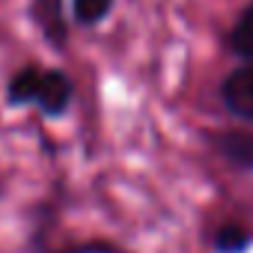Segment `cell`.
I'll return each instance as SVG.
<instances>
[{
	"mask_svg": "<svg viewBox=\"0 0 253 253\" xmlns=\"http://www.w3.org/2000/svg\"><path fill=\"white\" fill-rule=\"evenodd\" d=\"M75 101V81L69 72L54 66L27 63L6 84L9 107H36L45 119H60Z\"/></svg>",
	"mask_w": 253,
	"mask_h": 253,
	"instance_id": "6da1fadb",
	"label": "cell"
},
{
	"mask_svg": "<svg viewBox=\"0 0 253 253\" xmlns=\"http://www.w3.org/2000/svg\"><path fill=\"white\" fill-rule=\"evenodd\" d=\"M223 101L232 113L253 119V66L232 72L223 84Z\"/></svg>",
	"mask_w": 253,
	"mask_h": 253,
	"instance_id": "3957f363",
	"label": "cell"
},
{
	"mask_svg": "<svg viewBox=\"0 0 253 253\" xmlns=\"http://www.w3.org/2000/svg\"><path fill=\"white\" fill-rule=\"evenodd\" d=\"M42 253H116V247H110L104 241H86V244H72V247H60V250H42Z\"/></svg>",
	"mask_w": 253,
	"mask_h": 253,
	"instance_id": "52a82bcc",
	"label": "cell"
},
{
	"mask_svg": "<svg viewBox=\"0 0 253 253\" xmlns=\"http://www.w3.org/2000/svg\"><path fill=\"white\" fill-rule=\"evenodd\" d=\"M113 9V0H72V21L81 27H98Z\"/></svg>",
	"mask_w": 253,
	"mask_h": 253,
	"instance_id": "277c9868",
	"label": "cell"
},
{
	"mask_svg": "<svg viewBox=\"0 0 253 253\" xmlns=\"http://www.w3.org/2000/svg\"><path fill=\"white\" fill-rule=\"evenodd\" d=\"M30 15L39 33L45 36V42L63 51L69 42V21L63 12V0H30Z\"/></svg>",
	"mask_w": 253,
	"mask_h": 253,
	"instance_id": "7a4b0ae2",
	"label": "cell"
},
{
	"mask_svg": "<svg viewBox=\"0 0 253 253\" xmlns=\"http://www.w3.org/2000/svg\"><path fill=\"white\" fill-rule=\"evenodd\" d=\"M244 241H247V238H244L238 229H232V226H226V229L217 235V247H220V250H226V253H229V250H241V247H244Z\"/></svg>",
	"mask_w": 253,
	"mask_h": 253,
	"instance_id": "ba28073f",
	"label": "cell"
},
{
	"mask_svg": "<svg viewBox=\"0 0 253 253\" xmlns=\"http://www.w3.org/2000/svg\"><path fill=\"white\" fill-rule=\"evenodd\" d=\"M232 51L253 63V6L238 18V24L232 30Z\"/></svg>",
	"mask_w": 253,
	"mask_h": 253,
	"instance_id": "5b68a950",
	"label": "cell"
},
{
	"mask_svg": "<svg viewBox=\"0 0 253 253\" xmlns=\"http://www.w3.org/2000/svg\"><path fill=\"white\" fill-rule=\"evenodd\" d=\"M223 152L238 164H253V134H232L223 140Z\"/></svg>",
	"mask_w": 253,
	"mask_h": 253,
	"instance_id": "8992f818",
	"label": "cell"
}]
</instances>
